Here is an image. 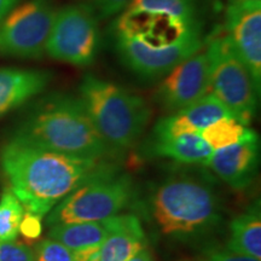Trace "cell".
<instances>
[{
    "mask_svg": "<svg viewBox=\"0 0 261 261\" xmlns=\"http://www.w3.org/2000/svg\"><path fill=\"white\" fill-rule=\"evenodd\" d=\"M112 166L107 160L77 158L10 137L0 148V169L24 212L44 218L84 182Z\"/></svg>",
    "mask_w": 261,
    "mask_h": 261,
    "instance_id": "1",
    "label": "cell"
},
{
    "mask_svg": "<svg viewBox=\"0 0 261 261\" xmlns=\"http://www.w3.org/2000/svg\"><path fill=\"white\" fill-rule=\"evenodd\" d=\"M148 212L159 233L190 242L208 236L223 220V202L208 179L175 174L160 182L149 197Z\"/></svg>",
    "mask_w": 261,
    "mask_h": 261,
    "instance_id": "2",
    "label": "cell"
},
{
    "mask_svg": "<svg viewBox=\"0 0 261 261\" xmlns=\"http://www.w3.org/2000/svg\"><path fill=\"white\" fill-rule=\"evenodd\" d=\"M11 137L77 158L107 160L112 156L80 98L67 93L39 100Z\"/></svg>",
    "mask_w": 261,
    "mask_h": 261,
    "instance_id": "3",
    "label": "cell"
},
{
    "mask_svg": "<svg viewBox=\"0 0 261 261\" xmlns=\"http://www.w3.org/2000/svg\"><path fill=\"white\" fill-rule=\"evenodd\" d=\"M77 97L112 156L135 148L148 128L149 103L123 86L87 74L79 85Z\"/></svg>",
    "mask_w": 261,
    "mask_h": 261,
    "instance_id": "4",
    "label": "cell"
},
{
    "mask_svg": "<svg viewBox=\"0 0 261 261\" xmlns=\"http://www.w3.org/2000/svg\"><path fill=\"white\" fill-rule=\"evenodd\" d=\"M204 48L210 60V92L234 119L249 126L256 114L260 87L224 31H215L204 41Z\"/></svg>",
    "mask_w": 261,
    "mask_h": 261,
    "instance_id": "5",
    "label": "cell"
},
{
    "mask_svg": "<svg viewBox=\"0 0 261 261\" xmlns=\"http://www.w3.org/2000/svg\"><path fill=\"white\" fill-rule=\"evenodd\" d=\"M135 195V184L114 165L84 182L47 214V226L70 223H98L116 217Z\"/></svg>",
    "mask_w": 261,
    "mask_h": 261,
    "instance_id": "6",
    "label": "cell"
},
{
    "mask_svg": "<svg viewBox=\"0 0 261 261\" xmlns=\"http://www.w3.org/2000/svg\"><path fill=\"white\" fill-rule=\"evenodd\" d=\"M99 46V18L89 4L57 9L45 52L48 57L74 67H87L96 61Z\"/></svg>",
    "mask_w": 261,
    "mask_h": 261,
    "instance_id": "7",
    "label": "cell"
},
{
    "mask_svg": "<svg viewBox=\"0 0 261 261\" xmlns=\"http://www.w3.org/2000/svg\"><path fill=\"white\" fill-rule=\"evenodd\" d=\"M56 11L54 0L18 4L0 23V55L21 60L41 58Z\"/></svg>",
    "mask_w": 261,
    "mask_h": 261,
    "instance_id": "8",
    "label": "cell"
},
{
    "mask_svg": "<svg viewBox=\"0 0 261 261\" xmlns=\"http://www.w3.org/2000/svg\"><path fill=\"white\" fill-rule=\"evenodd\" d=\"M115 51L120 61L140 79H162L182 61L204 46L202 27L197 25L174 44L165 47H150L133 39L114 35Z\"/></svg>",
    "mask_w": 261,
    "mask_h": 261,
    "instance_id": "9",
    "label": "cell"
},
{
    "mask_svg": "<svg viewBox=\"0 0 261 261\" xmlns=\"http://www.w3.org/2000/svg\"><path fill=\"white\" fill-rule=\"evenodd\" d=\"M208 93H211L210 60L203 46L162 77L155 92V100L163 110L174 113Z\"/></svg>",
    "mask_w": 261,
    "mask_h": 261,
    "instance_id": "10",
    "label": "cell"
},
{
    "mask_svg": "<svg viewBox=\"0 0 261 261\" xmlns=\"http://www.w3.org/2000/svg\"><path fill=\"white\" fill-rule=\"evenodd\" d=\"M224 32L261 85V0H230L225 10Z\"/></svg>",
    "mask_w": 261,
    "mask_h": 261,
    "instance_id": "11",
    "label": "cell"
},
{
    "mask_svg": "<svg viewBox=\"0 0 261 261\" xmlns=\"http://www.w3.org/2000/svg\"><path fill=\"white\" fill-rule=\"evenodd\" d=\"M197 25H201L200 21L188 22L159 12L125 9L114 23V35L133 39L150 47H165L180 40Z\"/></svg>",
    "mask_w": 261,
    "mask_h": 261,
    "instance_id": "12",
    "label": "cell"
},
{
    "mask_svg": "<svg viewBox=\"0 0 261 261\" xmlns=\"http://www.w3.org/2000/svg\"><path fill=\"white\" fill-rule=\"evenodd\" d=\"M259 162V137L254 133L237 144L213 150L205 166L227 187L241 191L254 181Z\"/></svg>",
    "mask_w": 261,
    "mask_h": 261,
    "instance_id": "13",
    "label": "cell"
},
{
    "mask_svg": "<svg viewBox=\"0 0 261 261\" xmlns=\"http://www.w3.org/2000/svg\"><path fill=\"white\" fill-rule=\"evenodd\" d=\"M226 116H232L227 108L217 97L208 93L191 106L160 119L154 126L149 139L171 138L181 135H198L211 123Z\"/></svg>",
    "mask_w": 261,
    "mask_h": 261,
    "instance_id": "14",
    "label": "cell"
},
{
    "mask_svg": "<svg viewBox=\"0 0 261 261\" xmlns=\"http://www.w3.org/2000/svg\"><path fill=\"white\" fill-rule=\"evenodd\" d=\"M107 223L108 233L100 246L99 261H128L148 248V238L138 217L119 214Z\"/></svg>",
    "mask_w": 261,
    "mask_h": 261,
    "instance_id": "15",
    "label": "cell"
},
{
    "mask_svg": "<svg viewBox=\"0 0 261 261\" xmlns=\"http://www.w3.org/2000/svg\"><path fill=\"white\" fill-rule=\"evenodd\" d=\"M47 70L2 68L0 69V117L40 94L51 83Z\"/></svg>",
    "mask_w": 261,
    "mask_h": 261,
    "instance_id": "16",
    "label": "cell"
},
{
    "mask_svg": "<svg viewBox=\"0 0 261 261\" xmlns=\"http://www.w3.org/2000/svg\"><path fill=\"white\" fill-rule=\"evenodd\" d=\"M148 155L168 159L184 165L205 166L213 150L200 135H181L171 138L149 139Z\"/></svg>",
    "mask_w": 261,
    "mask_h": 261,
    "instance_id": "17",
    "label": "cell"
},
{
    "mask_svg": "<svg viewBox=\"0 0 261 261\" xmlns=\"http://www.w3.org/2000/svg\"><path fill=\"white\" fill-rule=\"evenodd\" d=\"M227 249L261 260V210L256 201L231 220Z\"/></svg>",
    "mask_w": 261,
    "mask_h": 261,
    "instance_id": "18",
    "label": "cell"
},
{
    "mask_svg": "<svg viewBox=\"0 0 261 261\" xmlns=\"http://www.w3.org/2000/svg\"><path fill=\"white\" fill-rule=\"evenodd\" d=\"M108 233V223H70L54 225L48 228V238L57 241L71 252L102 246Z\"/></svg>",
    "mask_w": 261,
    "mask_h": 261,
    "instance_id": "19",
    "label": "cell"
},
{
    "mask_svg": "<svg viewBox=\"0 0 261 261\" xmlns=\"http://www.w3.org/2000/svg\"><path fill=\"white\" fill-rule=\"evenodd\" d=\"M254 130L249 126L243 125L232 116L221 117L210 126L201 130L200 135L212 150L237 144L254 135Z\"/></svg>",
    "mask_w": 261,
    "mask_h": 261,
    "instance_id": "20",
    "label": "cell"
},
{
    "mask_svg": "<svg viewBox=\"0 0 261 261\" xmlns=\"http://www.w3.org/2000/svg\"><path fill=\"white\" fill-rule=\"evenodd\" d=\"M126 9L159 12L188 22L198 21L197 0H130Z\"/></svg>",
    "mask_w": 261,
    "mask_h": 261,
    "instance_id": "21",
    "label": "cell"
},
{
    "mask_svg": "<svg viewBox=\"0 0 261 261\" xmlns=\"http://www.w3.org/2000/svg\"><path fill=\"white\" fill-rule=\"evenodd\" d=\"M24 208L11 191L5 190L0 196V241H15Z\"/></svg>",
    "mask_w": 261,
    "mask_h": 261,
    "instance_id": "22",
    "label": "cell"
},
{
    "mask_svg": "<svg viewBox=\"0 0 261 261\" xmlns=\"http://www.w3.org/2000/svg\"><path fill=\"white\" fill-rule=\"evenodd\" d=\"M33 254L34 261H75L74 253L70 249L48 237L35 246Z\"/></svg>",
    "mask_w": 261,
    "mask_h": 261,
    "instance_id": "23",
    "label": "cell"
},
{
    "mask_svg": "<svg viewBox=\"0 0 261 261\" xmlns=\"http://www.w3.org/2000/svg\"><path fill=\"white\" fill-rule=\"evenodd\" d=\"M0 261H34V254L23 243L0 241Z\"/></svg>",
    "mask_w": 261,
    "mask_h": 261,
    "instance_id": "24",
    "label": "cell"
},
{
    "mask_svg": "<svg viewBox=\"0 0 261 261\" xmlns=\"http://www.w3.org/2000/svg\"><path fill=\"white\" fill-rule=\"evenodd\" d=\"M130 0H90V6L99 19H106L123 11Z\"/></svg>",
    "mask_w": 261,
    "mask_h": 261,
    "instance_id": "25",
    "label": "cell"
},
{
    "mask_svg": "<svg viewBox=\"0 0 261 261\" xmlns=\"http://www.w3.org/2000/svg\"><path fill=\"white\" fill-rule=\"evenodd\" d=\"M41 220L42 218L38 217V215L24 212L23 218L19 224L18 233H21V236L28 242H34V241L39 240V237L42 233Z\"/></svg>",
    "mask_w": 261,
    "mask_h": 261,
    "instance_id": "26",
    "label": "cell"
},
{
    "mask_svg": "<svg viewBox=\"0 0 261 261\" xmlns=\"http://www.w3.org/2000/svg\"><path fill=\"white\" fill-rule=\"evenodd\" d=\"M203 261H260L255 259V257L242 255V254H237L231 252V250H220V252H217L212 254L211 256H208L207 259Z\"/></svg>",
    "mask_w": 261,
    "mask_h": 261,
    "instance_id": "27",
    "label": "cell"
},
{
    "mask_svg": "<svg viewBox=\"0 0 261 261\" xmlns=\"http://www.w3.org/2000/svg\"><path fill=\"white\" fill-rule=\"evenodd\" d=\"M74 253L75 261H99L100 246L76 250Z\"/></svg>",
    "mask_w": 261,
    "mask_h": 261,
    "instance_id": "28",
    "label": "cell"
},
{
    "mask_svg": "<svg viewBox=\"0 0 261 261\" xmlns=\"http://www.w3.org/2000/svg\"><path fill=\"white\" fill-rule=\"evenodd\" d=\"M23 0H0V23Z\"/></svg>",
    "mask_w": 261,
    "mask_h": 261,
    "instance_id": "29",
    "label": "cell"
},
{
    "mask_svg": "<svg viewBox=\"0 0 261 261\" xmlns=\"http://www.w3.org/2000/svg\"><path fill=\"white\" fill-rule=\"evenodd\" d=\"M128 261H155V259L148 248H145V249H143L142 252H139L136 256H133Z\"/></svg>",
    "mask_w": 261,
    "mask_h": 261,
    "instance_id": "30",
    "label": "cell"
}]
</instances>
